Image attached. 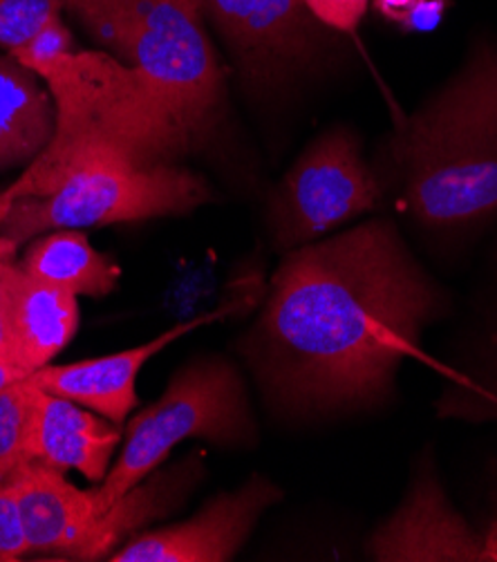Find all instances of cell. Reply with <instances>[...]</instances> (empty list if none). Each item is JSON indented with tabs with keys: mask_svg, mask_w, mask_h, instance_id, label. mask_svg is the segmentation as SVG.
Segmentation results:
<instances>
[{
	"mask_svg": "<svg viewBox=\"0 0 497 562\" xmlns=\"http://www.w3.org/2000/svg\"><path fill=\"white\" fill-rule=\"evenodd\" d=\"M184 439H206L219 448L256 446L258 424L234 361L217 355L193 359L155 404L135 415L117 462L94 488L99 516L159 471Z\"/></svg>",
	"mask_w": 497,
	"mask_h": 562,
	"instance_id": "5b68a950",
	"label": "cell"
},
{
	"mask_svg": "<svg viewBox=\"0 0 497 562\" xmlns=\"http://www.w3.org/2000/svg\"><path fill=\"white\" fill-rule=\"evenodd\" d=\"M451 296L408 249L397 222L372 217L285 254L238 350L283 417H337L388 406L421 334Z\"/></svg>",
	"mask_w": 497,
	"mask_h": 562,
	"instance_id": "6da1fadb",
	"label": "cell"
},
{
	"mask_svg": "<svg viewBox=\"0 0 497 562\" xmlns=\"http://www.w3.org/2000/svg\"><path fill=\"white\" fill-rule=\"evenodd\" d=\"M54 101V135L3 193L0 209L41 198L97 164H180L191 142L135 68L115 56L72 52L36 70Z\"/></svg>",
	"mask_w": 497,
	"mask_h": 562,
	"instance_id": "3957f363",
	"label": "cell"
},
{
	"mask_svg": "<svg viewBox=\"0 0 497 562\" xmlns=\"http://www.w3.org/2000/svg\"><path fill=\"white\" fill-rule=\"evenodd\" d=\"M30 551L14 488L10 480H0V560H19Z\"/></svg>",
	"mask_w": 497,
	"mask_h": 562,
	"instance_id": "44dd1931",
	"label": "cell"
},
{
	"mask_svg": "<svg viewBox=\"0 0 497 562\" xmlns=\"http://www.w3.org/2000/svg\"><path fill=\"white\" fill-rule=\"evenodd\" d=\"M365 553L381 562H486L484 536L455 512L426 451L397 507L368 538Z\"/></svg>",
	"mask_w": 497,
	"mask_h": 562,
	"instance_id": "30bf717a",
	"label": "cell"
},
{
	"mask_svg": "<svg viewBox=\"0 0 497 562\" xmlns=\"http://www.w3.org/2000/svg\"><path fill=\"white\" fill-rule=\"evenodd\" d=\"M64 8V0H0V47L14 54L59 19Z\"/></svg>",
	"mask_w": 497,
	"mask_h": 562,
	"instance_id": "ac0fdd59",
	"label": "cell"
},
{
	"mask_svg": "<svg viewBox=\"0 0 497 562\" xmlns=\"http://www.w3.org/2000/svg\"><path fill=\"white\" fill-rule=\"evenodd\" d=\"M5 292L12 361L32 374L72 341L79 327V296L41 283L21 262L8 269Z\"/></svg>",
	"mask_w": 497,
	"mask_h": 562,
	"instance_id": "5bb4252c",
	"label": "cell"
},
{
	"mask_svg": "<svg viewBox=\"0 0 497 562\" xmlns=\"http://www.w3.org/2000/svg\"><path fill=\"white\" fill-rule=\"evenodd\" d=\"M451 5L453 0H372L374 14L402 34L434 32Z\"/></svg>",
	"mask_w": 497,
	"mask_h": 562,
	"instance_id": "d6986e66",
	"label": "cell"
},
{
	"mask_svg": "<svg viewBox=\"0 0 497 562\" xmlns=\"http://www.w3.org/2000/svg\"><path fill=\"white\" fill-rule=\"evenodd\" d=\"M21 267L41 283L90 299L108 296L122 276V269L97 251L79 229L43 234L27 249Z\"/></svg>",
	"mask_w": 497,
	"mask_h": 562,
	"instance_id": "2e32d148",
	"label": "cell"
},
{
	"mask_svg": "<svg viewBox=\"0 0 497 562\" xmlns=\"http://www.w3.org/2000/svg\"><path fill=\"white\" fill-rule=\"evenodd\" d=\"M90 34L135 68L191 142L213 148L227 128V81L195 0H66Z\"/></svg>",
	"mask_w": 497,
	"mask_h": 562,
	"instance_id": "277c9868",
	"label": "cell"
},
{
	"mask_svg": "<svg viewBox=\"0 0 497 562\" xmlns=\"http://www.w3.org/2000/svg\"><path fill=\"white\" fill-rule=\"evenodd\" d=\"M211 200L206 180L182 164H97L72 173L47 195L21 198L0 209V236L21 245L57 229L184 215Z\"/></svg>",
	"mask_w": 497,
	"mask_h": 562,
	"instance_id": "8992f818",
	"label": "cell"
},
{
	"mask_svg": "<svg viewBox=\"0 0 497 562\" xmlns=\"http://www.w3.org/2000/svg\"><path fill=\"white\" fill-rule=\"evenodd\" d=\"M36 402L38 385L30 376L0 390V480H10L16 471L34 462Z\"/></svg>",
	"mask_w": 497,
	"mask_h": 562,
	"instance_id": "e0dca14e",
	"label": "cell"
},
{
	"mask_svg": "<svg viewBox=\"0 0 497 562\" xmlns=\"http://www.w3.org/2000/svg\"><path fill=\"white\" fill-rule=\"evenodd\" d=\"M122 439L117 424L38 387L32 439L34 462L64 473L79 471L86 480L101 482Z\"/></svg>",
	"mask_w": 497,
	"mask_h": 562,
	"instance_id": "4fadbf2b",
	"label": "cell"
},
{
	"mask_svg": "<svg viewBox=\"0 0 497 562\" xmlns=\"http://www.w3.org/2000/svg\"><path fill=\"white\" fill-rule=\"evenodd\" d=\"M32 551L101 560V516L94 488H79L64 471L32 462L10 477Z\"/></svg>",
	"mask_w": 497,
	"mask_h": 562,
	"instance_id": "7c38bea8",
	"label": "cell"
},
{
	"mask_svg": "<svg viewBox=\"0 0 497 562\" xmlns=\"http://www.w3.org/2000/svg\"><path fill=\"white\" fill-rule=\"evenodd\" d=\"M305 5L331 32L352 36L372 10V0H305Z\"/></svg>",
	"mask_w": 497,
	"mask_h": 562,
	"instance_id": "7402d4cb",
	"label": "cell"
},
{
	"mask_svg": "<svg viewBox=\"0 0 497 562\" xmlns=\"http://www.w3.org/2000/svg\"><path fill=\"white\" fill-rule=\"evenodd\" d=\"M383 204L385 191L363 155L361 135L339 124L312 139L275 184L267 200V227L273 247L287 254Z\"/></svg>",
	"mask_w": 497,
	"mask_h": 562,
	"instance_id": "52a82bcc",
	"label": "cell"
},
{
	"mask_svg": "<svg viewBox=\"0 0 497 562\" xmlns=\"http://www.w3.org/2000/svg\"><path fill=\"white\" fill-rule=\"evenodd\" d=\"M25 376H30V372H25L23 368H19V366L12 363V361L0 359V390L14 385L16 381H21V379H25Z\"/></svg>",
	"mask_w": 497,
	"mask_h": 562,
	"instance_id": "d4e9b609",
	"label": "cell"
},
{
	"mask_svg": "<svg viewBox=\"0 0 497 562\" xmlns=\"http://www.w3.org/2000/svg\"><path fill=\"white\" fill-rule=\"evenodd\" d=\"M462 406L455 408V413L464 415H477V417H497V376L493 379L490 387H477L468 385V392L464 397H455Z\"/></svg>",
	"mask_w": 497,
	"mask_h": 562,
	"instance_id": "cb8c5ba5",
	"label": "cell"
},
{
	"mask_svg": "<svg viewBox=\"0 0 497 562\" xmlns=\"http://www.w3.org/2000/svg\"><path fill=\"white\" fill-rule=\"evenodd\" d=\"M484 553L486 562H497V520L484 533Z\"/></svg>",
	"mask_w": 497,
	"mask_h": 562,
	"instance_id": "484cf974",
	"label": "cell"
},
{
	"mask_svg": "<svg viewBox=\"0 0 497 562\" xmlns=\"http://www.w3.org/2000/svg\"><path fill=\"white\" fill-rule=\"evenodd\" d=\"M238 303L219 305L206 314L180 321L155 339L115 355L86 359L68 366H45L30 379L49 395L70 400L92 413L122 426L137 406V374L161 350L173 346L182 336L234 314Z\"/></svg>",
	"mask_w": 497,
	"mask_h": 562,
	"instance_id": "8fae6325",
	"label": "cell"
},
{
	"mask_svg": "<svg viewBox=\"0 0 497 562\" xmlns=\"http://www.w3.org/2000/svg\"><path fill=\"white\" fill-rule=\"evenodd\" d=\"M195 3L229 49L242 90L260 101L287 92L341 52V34L316 21L305 0Z\"/></svg>",
	"mask_w": 497,
	"mask_h": 562,
	"instance_id": "ba28073f",
	"label": "cell"
},
{
	"mask_svg": "<svg viewBox=\"0 0 497 562\" xmlns=\"http://www.w3.org/2000/svg\"><path fill=\"white\" fill-rule=\"evenodd\" d=\"M385 200L430 236L460 240L497 222V34L479 30L462 66L383 139Z\"/></svg>",
	"mask_w": 497,
	"mask_h": 562,
	"instance_id": "7a4b0ae2",
	"label": "cell"
},
{
	"mask_svg": "<svg viewBox=\"0 0 497 562\" xmlns=\"http://www.w3.org/2000/svg\"><path fill=\"white\" fill-rule=\"evenodd\" d=\"M16 249L19 245L14 240L0 236V359L5 361H12V344H10V331H8L5 276H8V269L16 262Z\"/></svg>",
	"mask_w": 497,
	"mask_h": 562,
	"instance_id": "603a6c76",
	"label": "cell"
},
{
	"mask_svg": "<svg viewBox=\"0 0 497 562\" xmlns=\"http://www.w3.org/2000/svg\"><path fill=\"white\" fill-rule=\"evenodd\" d=\"M54 135V101L14 56H0V173L34 161Z\"/></svg>",
	"mask_w": 497,
	"mask_h": 562,
	"instance_id": "9a60e30c",
	"label": "cell"
},
{
	"mask_svg": "<svg viewBox=\"0 0 497 562\" xmlns=\"http://www.w3.org/2000/svg\"><path fill=\"white\" fill-rule=\"evenodd\" d=\"M283 499L281 486L251 475L240 488L219 493L171 527L137 533L122 542L110 562H225L242 549L260 518Z\"/></svg>",
	"mask_w": 497,
	"mask_h": 562,
	"instance_id": "9c48e42d",
	"label": "cell"
},
{
	"mask_svg": "<svg viewBox=\"0 0 497 562\" xmlns=\"http://www.w3.org/2000/svg\"><path fill=\"white\" fill-rule=\"evenodd\" d=\"M72 52H77L75 38L59 16V19L49 21L27 45H23L21 49H16L10 56H14V59L21 66H25L27 70H36L38 66H43L52 59H59V56L72 54Z\"/></svg>",
	"mask_w": 497,
	"mask_h": 562,
	"instance_id": "ffe728a7",
	"label": "cell"
}]
</instances>
